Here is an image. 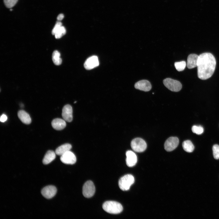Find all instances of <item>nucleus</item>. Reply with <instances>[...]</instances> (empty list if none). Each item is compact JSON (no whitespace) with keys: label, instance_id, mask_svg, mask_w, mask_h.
I'll return each mask as SVG.
<instances>
[{"label":"nucleus","instance_id":"1","mask_svg":"<svg viewBox=\"0 0 219 219\" xmlns=\"http://www.w3.org/2000/svg\"><path fill=\"white\" fill-rule=\"evenodd\" d=\"M216 61L210 53H205L199 56L198 60L197 75L200 79L206 80L213 74L215 68Z\"/></svg>","mask_w":219,"mask_h":219},{"label":"nucleus","instance_id":"2","mask_svg":"<svg viewBox=\"0 0 219 219\" xmlns=\"http://www.w3.org/2000/svg\"><path fill=\"white\" fill-rule=\"evenodd\" d=\"M102 207L105 211L111 214H118L123 210V207L121 204L115 201H106L103 203Z\"/></svg>","mask_w":219,"mask_h":219},{"label":"nucleus","instance_id":"3","mask_svg":"<svg viewBox=\"0 0 219 219\" xmlns=\"http://www.w3.org/2000/svg\"><path fill=\"white\" fill-rule=\"evenodd\" d=\"M134 182V176L131 174H127L121 177L119 179L118 185L120 189L123 191L129 189L130 186Z\"/></svg>","mask_w":219,"mask_h":219},{"label":"nucleus","instance_id":"4","mask_svg":"<svg viewBox=\"0 0 219 219\" xmlns=\"http://www.w3.org/2000/svg\"><path fill=\"white\" fill-rule=\"evenodd\" d=\"M147 144L142 139L137 137L133 139L131 142V147L132 149L137 152L144 151L147 148Z\"/></svg>","mask_w":219,"mask_h":219},{"label":"nucleus","instance_id":"5","mask_svg":"<svg viewBox=\"0 0 219 219\" xmlns=\"http://www.w3.org/2000/svg\"><path fill=\"white\" fill-rule=\"evenodd\" d=\"M163 83L166 87L172 91L178 92L182 88V85L179 81L171 78L165 79L163 81Z\"/></svg>","mask_w":219,"mask_h":219},{"label":"nucleus","instance_id":"6","mask_svg":"<svg viewBox=\"0 0 219 219\" xmlns=\"http://www.w3.org/2000/svg\"><path fill=\"white\" fill-rule=\"evenodd\" d=\"M95 192V186L91 181H88L84 183L82 188V194L84 197H91L93 196Z\"/></svg>","mask_w":219,"mask_h":219},{"label":"nucleus","instance_id":"7","mask_svg":"<svg viewBox=\"0 0 219 219\" xmlns=\"http://www.w3.org/2000/svg\"><path fill=\"white\" fill-rule=\"evenodd\" d=\"M66 33L65 28L62 26V23L57 21L52 31V34L54 35L56 39H59L64 35Z\"/></svg>","mask_w":219,"mask_h":219},{"label":"nucleus","instance_id":"8","mask_svg":"<svg viewBox=\"0 0 219 219\" xmlns=\"http://www.w3.org/2000/svg\"><path fill=\"white\" fill-rule=\"evenodd\" d=\"M179 144V140L176 137H170L165 141L164 148L167 151H172L178 146Z\"/></svg>","mask_w":219,"mask_h":219},{"label":"nucleus","instance_id":"9","mask_svg":"<svg viewBox=\"0 0 219 219\" xmlns=\"http://www.w3.org/2000/svg\"><path fill=\"white\" fill-rule=\"evenodd\" d=\"M60 160L64 164L72 165L76 162V158L75 154L69 151L61 156Z\"/></svg>","mask_w":219,"mask_h":219},{"label":"nucleus","instance_id":"10","mask_svg":"<svg viewBox=\"0 0 219 219\" xmlns=\"http://www.w3.org/2000/svg\"><path fill=\"white\" fill-rule=\"evenodd\" d=\"M57 192L56 187L54 186L50 185L44 187L41 190V193L44 197L50 199L53 197Z\"/></svg>","mask_w":219,"mask_h":219},{"label":"nucleus","instance_id":"11","mask_svg":"<svg viewBox=\"0 0 219 219\" xmlns=\"http://www.w3.org/2000/svg\"><path fill=\"white\" fill-rule=\"evenodd\" d=\"M99 61L96 56H92L87 59L84 64V67L87 70H91L99 66Z\"/></svg>","mask_w":219,"mask_h":219},{"label":"nucleus","instance_id":"12","mask_svg":"<svg viewBox=\"0 0 219 219\" xmlns=\"http://www.w3.org/2000/svg\"><path fill=\"white\" fill-rule=\"evenodd\" d=\"M62 117L64 120L68 122H71L73 119L72 109L71 106H64L62 110Z\"/></svg>","mask_w":219,"mask_h":219},{"label":"nucleus","instance_id":"13","mask_svg":"<svg viewBox=\"0 0 219 219\" xmlns=\"http://www.w3.org/2000/svg\"><path fill=\"white\" fill-rule=\"evenodd\" d=\"M135 89L144 92L150 91L151 88L150 82L146 80H142L136 82L135 85Z\"/></svg>","mask_w":219,"mask_h":219},{"label":"nucleus","instance_id":"14","mask_svg":"<svg viewBox=\"0 0 219 219\" xmlns=\"http://www.w3.org/2000/svg\"><path fill=\"white\" fill-rule=\"evenodd\" d=\"M126 155L127 165L129 167L135 165L137 161V156L135 154L133 151L129 150L126 152Z\"/></svg>","mask_w":219,"mask_h":219},{"label":"nucleus","instance_id":"15","mask_svg":"<svg viewBox=\"0 0 219 219\" xmlns=\"http://www.w3.org/2000/svg\"><path fill=\"white\" fill-rule=\"evenodd\" d=\"M199 56L194 54L189 55L187 59V65L189 69H192L197 66Z\"/></svg>","mask_w":219,"mask_h":219},{"label":"nucleus","instance_id":"16","mask_svg":"<svg viewBox=\"0 0 219 219\" xmlns=\"http://www.w3.org/2000/svg\"><path fill=\"white\" fill-rule=\"evenodd\" d=\"M65 121L60 118H56L52 121V127L57 130H61L64 129L66 126Z\"/></svg>","mask_w":219,"mask_h":219},{"label":"nucleus","instance_id":"17","mask_svg":"<svg viewBox=\"0 0 219 219\" xmlns=\"http://www.w3.org/2000/svg\"><path fill=\"white\" fill-rule=\"evenodd\" d=\"M18 116L19 118L23 123L26 124L31 123V118L29 115L25 111L20 110L19 111Z\"/></svg>","mask_w":219,"mask_h":219},{"label":"nucleus","instance_id":"18","mask_svg":"<svg viewBox=\"0 0 219 219\" xmlns=\"http://www.w3.org/2000/svg\"><path fill=\"white\" fill-rule=\"evenodd\" d=\"M56 154L55 152L53 151H48L43 160V163L44 165H47L50 163L55 158Z\"/></svg>","mask_w":219,"mask_h":219},{"label":"nucleus","instance_id":"19","mask_svg":"<svg viewBox=\"0 0 219 219\" xmlns=\"http://www.w3.org/2000/svg\"><path fill=\"white\" fill-rule=\"evenodd\" d=\"M71 148L72 146L70 144H65L57 148L55 152L57 155L61 156L66 152L70 151Z\"/></svg>","mask_w":219,"mask_h":219},{"label":"nucleus","instance_id":"20","mask_svg":"<svg viewBox=\"0 0 219 219\" xmlns=\"http://www.w3.org/2000/svg\"><path fill=\"white\" fill-rule=\"evenodd\" d=\"M183 149L187 152H192L194 149V147L192 142L189 140L185 141L182 144Z\"/></svg>","mask_w":219,"mask_h":219},{"label":"nucleus","instance_id":"21","mask_svg":"<svg viewBox=\"0 0 219 219\" xmlns=\"http://www.w3.org/2000/svg\"><path fill=\"white\" fill-rule=\"evenodd\" d=\"M60 54L57 50L54 51L52 54V60L54 64L57 65H59L62 63V59L60 57Z\"/></svg>","mask_w":219,"mask_h":219},{"label":"nucleus","instance_id":"22","mask_svg":"<svg viewBox=\"0 0 219 219\" xmlns=\"http://www.w3.org/2000/svg\"><path fill=\"white\" fill-rule=\"evenodd\" d=\"M186 65V62L184 61L176 62L174 64L176 69L179 71H183L185 68Z\"/></svg>","mask_w":219,"mask_h":219},{"label":"nucleus","instance_id":"23","mask_svg":"<svg viewBox=\"0 0 219 219\" xmlns=\"http://www.w3.org/2000/svg\"><path fill=\"white\" fill-rule=\"evenodd\" d=\"M192 132L197 134H201L203 132V128L200 126H193L192 128Z\"/></svg>","mask_w":219,"mask_h":219},{"label":"nucleus","instance_id":"24","mask_svg":"<svg viewBox=\"0 0 219 219\" xmlns=\"http://www.w3.org/2000/svg\"><path fill=\"white\" fill-rule=\"evenodd\" d=\"M213 155L214 158L216 159H219V145L215 144L212 147Z\"/></svg>","mask_w":219,"mask_h":219},{"label":"nucleus","instance_id":"25","mask_svg":"<svg viewBox=\"0 0 219 219\" xmlns=\"http://www.w3.org/2000/svg\"><path fill=\"white\" fill-rule=\"evenodd\" d=\"M18 0H4V3L6 7L11 8L16 3Z\"/></svg>","mask_w":219,"mask_h":219},{"label":"nucleus","instance_id":"26","mask_svg":"<svg viewBox=\"0 0 219 219\" xmlns=\"http://www.w3.org/2000/svg\"><path fill=\"white\" fill-rule=\"evenodd\" d=\"M7 116L3 114L1 116L0 120L1 122H4L7 120Z\"/></svg>","mask_w":219,"mask_h":219},{"label":"nucleus","instance_id":"27","mask_svg":"<svg viewBox=\"0 0 219 219\" xmlns=\"http://www.w3.org/2000/svg\"><path fill=\"white\" fill-rule=\"evenodd\" d=\"M64 18V15L63 14H59L57 17V19L58 21L62 20Z\"/></svg>","mask_w":219,"mask_h":219},{"label":"nucleus","instance_id":"28","mask_svg":"<svg viewBox=\"0 0 219 219\" xmlns=\"http://www.w3.org/2000/svg\"><path fill=\"white\" fill-rule=\"evenodd\" d=\"M10 10L12 11V9H11Z\"/></svg>","mask_w":219,"mask_h":219}]
</instances>
